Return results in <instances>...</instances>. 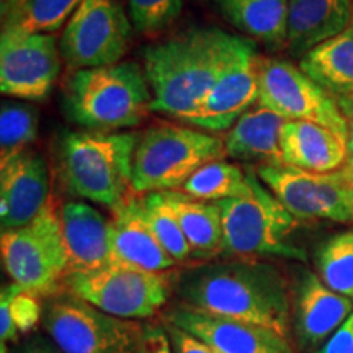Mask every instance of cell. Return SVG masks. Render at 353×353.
<instances>
[{
  "label": "cell",
  "instance_id": "obj_1",
  "mask_svg": "<svg viewBox=\"0 0 353 353\" xmlns=\"http://www.w3.org/2000/svg\"><path fill=\"white\" fill-rule=\"evenodd\" d=\"M179 303L193 311L249 322L288 337L291 294L283 273L260 260L188 267L172 275Z\"/></svg>",
  "mask_w": 353,
  "mask_h": 353
},
{
  "label": "cell",
  "instance_id": "obj_2",
  "mask_svg": "<svg viewBox=\"0 0 353 353\" xmlns=\"http://www.w3.org/2000/svg\"><path fill=\"white\" fill-rule=\"evenodd\" d=\"M241 38L201 26L149 44L143 69L152 92V112L190 125Z\"/></svg>",
  "mask_w": 353,
  "mask_h": 353
},
{
  "label": "cell",
  "instance_id": "obj_3",
  "mask_svg": "<svg viewBox=\"0 0 353 353\" xmlns=\"http://www.w3.org/2000/svg\"><path fill=\"white\" fill-rule=\"evenodd\" d=\"M139 134L68 131L57 144V170L74 198L118 208L132 192V159Z\"/></svg>",
  "mask_w": 353,
  "mask_h": 353
},
{
  "label": "cell",
  "instance_id": "obj_4",
  "mask_svg": "<svg viewBox=\"0 0 353 353\" xmlns=\"http://www.w3.org/2000/svg\"><path fill=\"white\" fill-rule=\"evenodd\" d=\"M64 108L70 121L85 130L120 131L148 118L152 92L143 65L121 61L72 70L64 88Z\"/></svg>",
  "mask_w": 353,
  "mask_h": 353
},
{
  "label": "cell",
  "instance_id": "obj_5",
  "mask_svg": "<svg viewBox=\"0 0 353 353\" xmlns=\"http://www.w3.org/2000/svg\"><path fill=\"white\" fill-rule=\"evenodd\" d=\"M226 157L224 139L192 126L157 125L141 132L132 159V192H176L210 162Z\"/></svg>",
  "mask_w": 353,
  "mask_h": 353
},
{
  "label": "cell",
  "instance_id": "obj_6",
  "mask_svg": "<svg viewBox=\"0 0 353 353\" xmlns=\"http://www.w3.org/2000/svg\"><path fill=\"white\" fill-rule=\"evenodd\" d=\"M250 192L218 201L223 218V255L244 260L285 257L304 260L306 254L288 241L298 219L265 187L252 167L247 169Z\"/></svg>",
  "mask_w": 353,
  "mask_h": 353
},
{
  "label": "cell",
  "instance_id": "obj_7",
  "mask_svg": "<svg viewBox=\"0 0 353 353\" xmlns=\"http://www.w3.org/2000/svg\"><path fill=\"white\" fill-rule=\"evenodd\" d=\"M0 252L12 283L37 298L59 293L69 273V254L56 203L50 201L26 226L3 231Z\"/></svg>",
  "mask_w": 353,
  "mask_h": 353
},
{
  "label": "cell",
  "instance_id": "obj_8",
  "mask_svg": "<svg viewBox=\"0 0 353 353\" xmlns=\"http://www.w3.org/2000/svg\"><path fill=\"white\" fill-rule=\"evenodd\" d=\"M43 325L64 353H139L144 324L100 311L69 291L48 298Z\"/></svg>",
  "mask_w": 353,
  "mask_h": 353
},
{
  "label": "cell",
  "instance_id": "obj_9",
  "mask_svg": "<svg viewBox=\"0 0 353 353\" xmlns=\"http://www.w3.org/2000/svg\"><path fill=\"white\" fill-rule=\"evenodd\" d=\"M64 290L120 319H149L169 301L174 285L169 273H154L125 263L87 273H69Z\"/></svg>",
  "mask_w": 353,
  "mask_h": 353
},
{
  "label": "cell",
  "instance_id": "obj_10",
  "mask_svg": "<svg viewBox=\"0 0 353 353\" xmlns=\"http://www.w3.org/2000/svg\"><path fill=\"white\" fill-rule=\"evenodd\" d=\"M131 37L130 17L117 0H82L61 34V57L70 70L118 64Z\"/></svg>",
  "mask_w": 353,
  "mask_h": 353
},
{
  "label": "cell",
  "instance_id": "obj_11",
  "mask_svg": "<svg viewBox=\"0 0 353 353\" xmlns=\"http://www.w3.org/2000/svg\"><path fill=\"white\" fill-rule=\"evenodd\" d=\"M259 105L286 121H311L347 136L350 126L337 101L304 70L283 59L263 57L260 63Z\"/></svg>",
  "mask_w": 353,
  "mask_h": 353
},
{
  "label": "cell",
  "instance_id": "obj_12",
  "mask_svg": "<svg viewBox=\"0 0 353 353\" xmlns=\"http://www.w3.org/2000/svg\"><path fill=\"white\" fill-rule=\"evenodd\" d=\"M255 172L265 187L298 221H353L348 185L342 170L311 174L283 164L260 165Z\"/></svg>",
  "mask_w": 353,
  "mask_h": 353
},
{
  "label": "cell",
  "instance_id": "obj_13",
  "mask_svg": "<svg viewBox=\"0 0 353 353\" xmlns=\"http://www.w3.org/2000/svg\"><path fill=\"white\" fill-rule=\"evenodd\" d=\"M61 59L54 34L2 32L0 92L15 100H46L59 76Z\"/></svg>",
  "mask_w": 353,
  "mask_h": 353
},
{
  "label": "cell",
  "instance_id": "obj_14",
  "mask_svg": "<svg viewBox=\"0 0 353 353\" xmlns=\"http://www.w3.org/2000/svg\"><path fill=\"white\" fill-rule=\"evenodd\" d=\"M260 63L262 56L255 41L242 37L188 126L206 132L231 130L247 110L259 103Z\"/></svg>",
  "mask_w": 353,
  "mask_h": 353
},
{
  "label": "cell",
  "instance_id": "obj_15",
  "mask_svg": "<svg viewBox=\"0 0 353 353\" xmlns=\"http://www.w3.org/2000/svg\"><path fill=\"white\" fill-rule=\"evenodd\" d=\"M162 322L187 330L219 353H294L288 337L276 330L205 314L180 303L167 309Z\"/></svg>",
  "mask_w": 353,
  "mask_h": 353
},
{
  "label": "cell",
  "instance_id": "obj_16",
  "mask_svg": "<svg viewBox=\"0 0 353 353\" xmlns=\"http://www.w3.org/2000/svg\"><path fill=\"white\" fill-rule=\"evenodd\" d=\"M50 169L32 149L0 161V226L12 231L26 226L50 205Z\"/></svg>",
  "mask_w": 353,
  "mask_h": 353
},
{
  "label": "cell",
  "instance_id": "obj_17",
  "mask_svg": "<svg viewBox=\"0 0 353 353\" xmlns=\"http://www.w3.org/2000/svg\"><path fill=\"white\" fill-rule=\"evenodd\" d=\"M353 314V299L335 293L311 270H303L294 290V332L303 350H317Z\"/></svg>",
  "mask_w": 353,
  "mask_h": 353
},
{
  "label": "cell",
  "instance_id": "obj_18",
  "mask_svg": "<svg viewBox=\"0 0 353 353\" xmlns=\"http://www.w3.org/2000/svg\"><path fill=\"white\" fill-rule=\"evenodd\" d=\"M112 213L110 245L113 262L154 273H165L175 267L176 262L159 244L157 237L149 228L141 210L139 195L131 193Z\"/></svg>",
  "mask_w": 353,
  "mask_h": 353
},
{
  "label": "cell",
  "instance_id": "obj_19",
  "mask_svg": "<svg viewBox=\"0 0 353 353\" xmlns=\"http://www.w3.org/2000/svg\"><path fill=\"white\" fill-rule=\"evenodd\" d=\"M61 223L69 254V273L95 272L113 263L110 221L99 210L85 201H68L61 206Z\"/></svg>",
  "mask_w": 353,
  "mask_h": 353
},
{
  "label": "cell",
  "instance_id": "obj_20",
  "mask_svg": "<svg viewBox=\"0 0 353 353\" xmlns=\"http://www.w3.org/2000/svg\"><path fill=\"white\" fill-rule=\"evenodd\" d=\"M348 138L311 121H286L281 132L283 164L311 174H332L348 161Z\"/></svg>",
  "mask_w": 353,
  "mask_h": 353
},
{
  "label": "cell",
  "instance_id": "obj_21",
  "mask_svg": "<svg viewBox=\"0 0 353 353\" xmlns=\"http://www.w3.org/2000/svg\"><path fill=\"white\" fill-rule=\"evenodd\" d=\"M353 0H290L286 50L303 59L309 51L345 32Z\"/></svg>",
  "mask_w": 353,
  "mask_h": 353
},
{
  "label": "cell",
  "instance_id": "obj_22",
  "mask_svg": "<svg viewBox=\"0 0 353 353\" xmlns=\"http://www.w3.org/2000/svg\"><path fill=\"white\" fill-rule=\"evenodd\" d=\"M286 120L255 105L242 114L224 138L226 157L260 165H283L281 132Z\"/></svg>",
  "mask_w": 353,
  "mask_h": 353
},
{
  "label": "cell",
  "instance_id": "obj_23",
  "mask_svg": "<svg viewBox=\"0 0 353 353\" xmlns=\"http://www.w3.org/2000/svg\"><path fill=\"white\" fill-rule=\"evenodd\" d=\"M245 38L276 51L286 48L290 0H210Z\"/></svg>",
  "mask_w": 353,
  "mask_h": 353
},
{
  "label": "cell",
  "instance_id": "obj_24",
  "mask_svg": "<svg viewBox=\"0 0 353 353\" xmlns=\"http://www.w3.org/2000/svg\"><path fill=\"white\" fill-rule=\"evenodd\" d=\"M185 234L192 259L223 255V218L218 203L200 201L182 192H164Z\"/></svg>",
  "mask_w": 353,
  "mask_h": 353
},
{
  "label": "cell",
  "instance_id": "obj_25",
  "mask_svg": "<svg viewBox=\"0 0 353 353\" xmlns=\"http://www.w3.org/2000/svg\"><path fill=\"white\" fill-rule=\"evenodd\" d=\"M299 68L332 97L353 95V20L345 32L309 51Z\"/></svg>",
  "mask_w": 353,
  "mask_h": 353
},
{
  "label": "cell",
  "instance_id": "obj_26",
  "mask_svg": "<svg viewBox=\"0 0 353 353\" xmlns=\"http://www.w3.org/2000/svg\"><path fill=\"white\" fill-rule=\"evenodd\" d=\"M82 0H2V32L51 34L68 23Z\"/></svg>",
  "mask_w": 353,
  "mask_h": 353
},
{
  "label": "cell",
  "instance_id": "obj_27",
  "mask_svg": "<svg viewBox=\"0 0 353 353\" xmlns=\"http://www.w3.org/2000/svg\"><path fill=\"white\" fill-rule=\"evenodd\" d=\"M180 192L195 200L218 203L247 195L250 192V182L247 169L221 159L196 170Z\"/></svg>",
  "mask_w": 353,
  "mask_h": 353
},
{
  "label": "cell",
  "instance_id": "obj_28",
  "mask_svg": "<svg viewBox=\"0 0 353 353\" xmlns=\"http://www.w3.org/2000/svg\"><path fill=\"white\" fill-rule=\"evenodd\" d=\"M317 276L335 293L353 299V231L335 234L316 254Z\"/></svg>",
  "mask_w": 353,
  "mask_h": 353
},
{
  "label": "cell",
  "instance_id": "obj_29",
  "mask_svg": "<svg viewBox=\"0 0 353 353\" xmlns=\"http://www.w3.org/2000/svg\"><path fill=\"white\" fill-rule=\"evenodd\" d=\"M139 200L144 218L165 252L176 263L192 259V249L164 193H145L139 195Z\"/></svg>",
  "mask_w": 353,
  "mask_h": 353
},
{
  "label": "cell",
  "instance_id": "obj_30",
  "mask_svg": "<svg viewBox=\"0 0 353 353\" xmlns=\"http://www.w3.org/2000/svg\"><path fill=\"white\" fill-rule=\"evenodd\" d=\"M38 110L23 101L3 100L0 108V161L17 156L38 138Z\"/></svg>",
  "mask_w": 353,
  "mask_h": 353
},
{
  "label": "cell",
  "instance_id": "obj_31",
  "mask_svg": "<svg viewBox=\"0 0 353 353\" xmlns=\"http://www.w3.org/2000/svg\"><path fill=\"white\" fill-rule=\"evenodd\" d=\"M41 317L39 298L19 285L10 283L0 294V337L2 343L15 341L19 334L28 332Z\"/></svg>",
  "mask_w": 353,
  "mask_h": 353
},
{
  "label": "cell",
  "instance_id": "obj_32",
  "mask_svg": "<svg viewBox=\"0 0 353 353\" xmlns=\"http://www.w3.org/2000/svg\"><path fill=\"white\" fill-rule=\"evenodd\" d=\"M132 30L143 37L165 32L182 13V0H126Z\"/></svg>",
  "mask_w": 353,
  "mask_h": 353
},
{
  "label": "cell",
  "instance_id": "obj_33",
  "mask_svg": "<svg viewBox=\"0 0 353 353\" xmlns=\"http://www.w3.org/2000/svg\"><path fill=\"white\" fill-rule=\"evenodd\" d=\"M162 324H164L167 334H169V341L174 353H219L214 348H211L208 343L196 339L195 335L188 334L187 330L167 324V322H162Z\"/></svg>",
  "mask_w": 353,
  "mask_h": 353
},
{
  "label": "cell",
  "instance_id": "obj_34",
  "mask_svg": "<svg viewBox=\"0 0 353 353\" xmlns=\"http://www.w3.org/2000/svg\"><path fill=\"white\" fill-rule=\"evenodd\" d=\"M139 353H174L164 324H144Z\"/></svg>",
  "mask_w": 353,
  "mask_h": 353
},
{
  "label": "cell",
  "instance_id": "obj_35",
  "mask_svg": "<svg viewBox=\"0 0 353 353\" xmlns=\"http://www.w3.org/2000/svg\"><path fill=\"white\" fill-rule=\"evenodd\" d=\"M312 353H353V314Z\"/></svg>",
  "mask_w": 353,
  "mask_h": 353
},
{
  "label": "cell",
  "instance_id": "obj_36",
  "mask_svg": "<svg viewBox=\"0 0 353 353\" xmlns=\"http://www.w3.org/2000/svg\"><path fill=\"white\" fill-rule=\"evenodd\" d=\"M337 101L339 110L345 118L348 126L353 128V95H343V97H334Z\"/></svg>",
  "mask_w": 353,
  "mask_h": 353
},
{
  "label": "cell",
  "instance_id": "obj_37",
  "mask_svg": "<svg viewBox=\"0 0 353 353\" xmlns=\"http://www.w3.org/2000/svg\"><path fill=\"white\" fill-rule=\"evenodd\" d=\"M343 175H345L347 185H348V195H350V203H352V210H353V167L352 165H345L342 169Z\"/></svg>",
  "mask_w": 353,
  "mask_h": 353
},
{
  "label": "cell",
  "instance_id": "obj_38",
  "mask_svg": "<svg viewBox=\"0 0 353 353\" xmlns=\"http://www.w3.org/2000/svg\"><path fill=\"white\" fill-rule=\"evenodd\" d=\"M348 161L347 164L353 167V128H350V132H348Z\"/></svg>",
  "mask_w": 353,
  "mask_h": 353
},
{
  "label": "cell",
  "instance_id": "obj_39",
  "mask_svg": "<svg viewBox=\"0 0 353 353\" xmlns=\"http://www.w3.org/2000/svg\"><path fill=\"white\" fill-rule=\"evenodd\" d=\"M2 353H7V352H6V347H3V345H2Z\"/></svg>",
  "mask_w": 353,
  "mask_h": 353
},
{
  "label": "cell",
  "instance_id": "obj_40",
  "mask_svg": "<svg viewBox=\"0 0 353 353\" xmlns=\"http://www.w3.org/2000/svg\"><path fill=\"white\" fill-rule=\"evenodd\" d=\"M37 353H44V352H37Z\"/></svg>",
  "mask_w": 353,
  "mask_h": 353
}]
</instances>
